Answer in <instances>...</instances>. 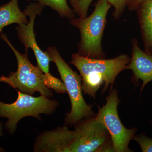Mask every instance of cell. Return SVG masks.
Listing matches in <instances>:
<instances>
[{
  "mask_svg": "<svg viewBox=\"0 0 152 152\" xmlns=\"http://www.w3.org/2000/svg\"><path fill=\"white\" fill-rule=\"evenodd\" d=\"M47 52L58 68L70 99L71 111L66 115L65 125H75L84 118H88L96 115L93 111L92 106L87 104L83 97L81 76L70 67L56 47H49Z\"/></svg>",
  "mask_w": 152,
  "mask_h": 152,
  "instance_id": "3",
  "label": "cell"
},
{
  "mask_svg": "<svg viewBox=\"0 0 152 152\" xmlns=\"http://www.w3.org/2000/svg\"><path fill=\"white\" fill-rule=\"evenodd\" d=\"M131 58L127 54H121L110 59H92L73 54L70 64L77 68L81 77L93 76L102 78L104 80L103 92H104L110 85L113 87L115 80L122 71L126 69Z\"/></svg>",
  "mask_w": 152,
  "mask_h": 152,
  "instance_id": "7",
  "label": "cell"
},
{
  "mask_svg": "<svg viewBox=\"0 0 152 152\" xmlns=\"http://www.w3.org/2000/svg\"><path fill=\"white\" fill-rule=\"evenodd\" d=\"M136 11L140 26L145 52L152 55V0H143Z\"/></svg>",
  "mask_w": 152,
  "mask_h": 152,
  "instance_id": "10",
  "label": "cell"
},
{
  "mask_svg": "<svg viewBox=\"0 0 152 152\" xmlns=\"http://www.w3.org/2000/svg\"><path fill=\"white\" fill-rule=\"evenodd\" d=\"M108 2L114 7L115 11L113 16L115 19L118 20L122 15L126 7L127 6L129 0H107Z\"/></svg>",
  "mask_w": 152,
  "mask_h": 152,
  "instance_id": "14",
  "label": "cell"
},
{
  "mask_svg": "<svg viewBox=\"0 0 152 152\" xmlns=\"http://www.w3.org/2000/svg\"><path fill=\"white\" fill-rule=\"evenodd\" d=\"M44 83L48 88L54 90L56 93L65 94L66 92L65 86L62 81L50 73H44Z\"/></svg>",
  "mask_w": 152,
  "mask_h": 152,
  "instance_id": "13",
  "label": "cell"
},
{
  "mask_svg": "<svg viewBox=\"0 0 152 152\" xmlns=\"http://www.w3.org/2000/svg\"><path fill=\"white\" fill-rule=\"evenodd\" d=\"M28 22L24 12L19 8L18 0H11L0 6V34L4 28L9 25L27 24Z\"/></svg>",
  "mask_w": 152,
  "mask_h": 152,
  "instance_id": "11",
  "label": "cell"
},
{
  "mask_svg": "<svg viewBox=\"0 0 152 152\" xmlns=\"http://www.w3.org/2000/svg\"><path fill=\"white\" fill-rule=\"evenodd\" d=\"M0 38L8 45L15 54L18 64L17 71L11 72L8 76L0 77V82L6 83L21 92L33 95L37 92L41 95L50 99L53 91L44 83V73L38 66H34L29 60L28 53L22 54L13 46L5 34L1 33Z\"/></svg>",
  "mask_w": 152,
  "mask_h": 152,
  "instance_id": "4",
  "label": "cell"
},
{
  "mask_svg": "<svg viewBox=\"0 0 152 152\" xmlns=\"http://www.w3.org/2000/svg\"><path fill=\"white\" fill-rule=\"evenodd\" d=\"M45 7L40 3H31L26 7L24 13L29 17L30 20L27 24L18 25L16 29L18 38L24 45L25 53H28V49L32 50L35 56L37 66L45 74L50 72V63L53 62L51 57L47 51L41 50L37 44L34 33V23L37 15H40Z\"/></svg>",
  "mask_w": 152,
  "mask_h": 152,
  "instance_id": "8",
  "label": "cell"
},
{
  "mask_svg": "<svg viewBox=\"0 0 152 152\" xmlns=\"http://www.w3.org/2000/svg\"><path fill=\"white\" fill-rule=\"evenodd\" d=\"M34 152H113L108 131L96 116L85 119L70 130L66 126L45 131L36 138Z\"/></svg>",
  "mask_w": 152,
  "mask_h": 152,
  "instance_id": "1",
  "label": "cell"
},
{
  "mask_svg": "<svg viewBox=\"0 0 152 152\" xmlns=\"http://www.w3.org/2000/svg\"><path fill=\"white\" fill-rule=\"evenodd\" d=\"M134 138L140 146L142 151L152 152V139L143 136H134Z\"/></svg>",
  "mask_w": 152,
  "mask_h": 152,
  "instance_id": "16",
  "label": "cell"
},
{
  "mask_svg": "<svg viewBox=\"0 0 152 152\" xmlns=\"http://www.w3.org/2000/svg\"><path fill=\"white\" fill-rule=\"evenodd\" d=\"M80 1V0H69V2L71 6L74 8L77 4Z\"/></svg>",
  "mask_w": 152,
  "mask_h": 152,
  "instance_id": "19",
  "label": "cell"
},
{
  "mask_svg": "<svg viewBox=\"0 0 152 152\" xmlns=\"http://www.w3.org/2000/svg\"><path fill=\"white\" fill-rule=\"evenodd\" d=\"M143 1V0H129L127 7L130 11H136L139 4Z\"/></svg>",
  "mask_w": 152,
  "mask_h": 152,
  "instance_id": "17",
  "label": "cell"
},
{
  "mask_svg": "<svg viewBox=\"0 0 152 152\" xmlns=\"http://www.w3.org/2000/svg\"><path fill=\"white\" fill-rule=\"evenodd\" d=\"M35 1L45 7L48 6L56 11L62 18L70 19L75 18V13L68 6L67 0H26Z\"/></svg>",
  "mask_w": 152,
  "mask_h": 152,
  "instance_id": "12",
  "label": "cell"
},
{
  "mask_svg": "<svg viewBox=\"0 0 152 152\" xmlns=\"http://www.w3.org/2000/svg\"><path fill=\"white\" fill-rule=\"evenodd\" d=\"M93 0H80V1L73 8V11L81 18L87 17L88 10Z\"/></svg>",
  "mask_w": 152,
  "mask_h": 152,
  "instance_id": "15",
  "label": "cell"
},
{
  "mask_svg": "<svg viewBox=\"0 0 152 152\" xmlns=\"http://www.w3.org/2000/svg\"><path fill=\"white\" fill-rule=\"evenodd\" d=\"M16 91L18 96L14 102L5 103L0 101V118H7L6 129L11 134L16 132L18 123L23 118L32 117L41 120L40 115H51L58 106L56 100L42 95L35 97Z\"/></svg>",
  "mask_w": 152,
  "mask_h": 152,
  "instance_id": "5",
  "label": "cell"
},
{
  "mask_svg": "<svg viewBox=\"0 0 152 152\" xmlns=\"http://www.w3.org/2000/svg\"><path fill=\"white\" fill-rule=\"evenodd\" d=\"M111 7L107 0H98L94 12L88 17L70 20L71 24L77 28L80 33V41L77 45L80 56L92 59L105 58L102 39Z\"/></svg>",
  "mask_w": 152,
  "mask_h": 152,
  "instance_id": "2",
  "label": "cell"
},
{
  "mask_svg": "<svg viewBox=\"0 0 152 152\" xmlns=\"http://www.w3.org/2000/svg\"><path fill=\"white\" fill-rule=\"evenodd\" d=\"M3 134H4V133H3V124L1 122H0V137H2ZM4 151V149L0 147V152Z\"/></svg>",
  "mask_w": 152,
  "mask_h": 152,
  "instance_id": "18",
  "label": "cell"
},
{
  "mask_svg": "<svg viewBox=\"0 0 152 152\" xmlns=\"http://www.w3.org/2000/svg\"><path fill=\"white\" fill-rule=\"evenodd\" d=\"M132 58L126 69L133 71L136 80L142 81V90L152 81V55L143 51L135 39H132Z\"/></svg>",
  "mask_w": 152,
  "mask_h": 152,
  "instance_id": "9",
  "label": "cell"
},
{
  "mask_svg": "<svg viewBox=\"0 0 152 152\" xmlns=\"http://www.w3.org/2000/svg\"><path fill=\"white\" fill-rule=\"evenodd\" d=\"M106 103L102 107H98L97 119L107 128L110 135L114 151L128 152L132 151L129 148L130 141L134 138L135 128L128 129L120 120L118 113V106L120 102L118 92L111 90L106 98Z\"/></svg>",
  "mask_w": 152,
  "mask_h": 152,
  "instance_id": "6",
  "label": "cell"
}]
</instances>
